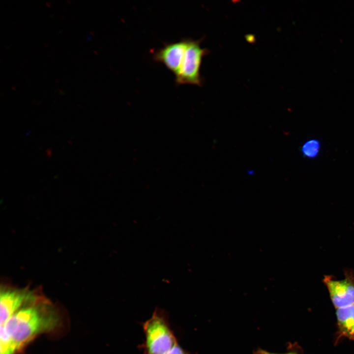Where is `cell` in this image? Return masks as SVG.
Segmentation results:
<instances>
[{
	"mask_svg": "<svg viewBox=\"0 0 354 354\" xmlns=\"http://www.w3.org/2000/svg\"><path fill=\"white\" fill-rule=\"evenodd\" d=\"M60 323L55 308L41 299L15 313L0 325V331L9 338L16 353L39 334L54 330Z\"/></svg>",
	"mask_w": 354,
	"mask_h": 354,
	"instance_id": "cell-1",
	"label": "cell"
},
{
	"mask_svg": "<svg viewBox=\"0 0 354 354\" xmlns=\"http://www.w3.org/2000/svg\"><path fill=\"white\" fill-rule=\"evenodd\" d=\"M142 327L145 340L140 347L144 354H165L178 343L168 315L162 309L156 308Z\"/></svg>",
	"mask_w": 354,
	"mask_h": 354,
	"instance_id": "cell-2",
	"label": "cell"
},
{
	"mask_svg": "<svg viewBox=\"0 0 354 354\" xmlns=\"http://www.w3.org/2000/svg\"><path fill=\"white\" fill-rule=\"evenodd\" d=\"M201 41L189 38L184 59L178 73L175 76L177 85L190 84L201 86L200 75L202 59L208 51L201 46Z\"/></svg>",
	"mask_w": 354,
	"mask_h": 354,
	"instance_id": "cell-3",
	"label": "cell"
},
{
	"mask_svg": "<svg viewBox=\"0 0 354 354\" xmlns=\"http://www.w3.org/2000/svg\"><path fill=\"white\" fill-rule=\"evenodd\" d=\"M41 299L28 290L1 289L0 294V325L4 324L11 317L22 308Z\"/></svg>",
	"mask_w": 354,
	"mask_h": 354,
	"instance_id": "cell-4",
	"label": "cell"
},
{
	"mask_svg": "<svg viewBox=\"0 0 354 354\" xmlns=\"http://www.w3.org/2000/svg\"><path fill=\"white\" fill-rule=\"evenodd\" d=\"M344 274L342 280L334 279L330 275H325L323 280L336 309L354 304V271L346 269Z\"/></svg>",
	"mask_w": 354,
	"mask_h": 354,
	"instance_id": "cell-5",
	"label": "cell"
},
{
	"mask_svg": "<svg viewBox=\"0 0 354 354\" xmlns=\"http://www.w3.org/2000/svg\"><path fill=\"white\" fill-rule=\"evenodd\" d=\"M188 41L189 38H184L164 44L162 48L153 52V60L163 64L176 76L180 69Z\"/></svg>",
	"mask_w": 354,
	"mask_h": 354,
	"instance_id": "cell-6",
	"label": "cell"
},
{
	"mask_svg": "<svg viewBox=\"0 0 354 354\" xmlns=\"http://www.w3.org/2000/svg\"><path fill=\"white\" fill-rule=\"evenodd\" d=\"M336 315L340 336L354 340V304L336 309Z\"/></svg>",
	"mask_w": 354,
	"mask_h": 354,
	"instance_id": "cell-7",
	"label": "cell"
},
{
	"mask_svg": "<svg viewBox=\"0 0 354 354\" xmlns=\"http://www.w3.org/2000/svg\"><path fill=\"white\" fill-rule=\"evenodd\" d=\"M321 143L316 139L306 141L301 146L300 150L304 157L313 159L317 157L320 152Z\"/></svg>",
	"mask_w": 354,
	"mask_h": 354,
	"instance_id": "cell-8",
	"label": "cell"
},
{
	"mask_svg": "<svg viewBox=\"0 0 354 354\" xmlns=\"http://www.w3.org/2000/svg\"><path fill=\"white\" fill-rule=\"evenodd\" d=\"M165 354H189V353L178 343Z\"/></svg>",
	"mask_w": 354,
	"mask_h": 354,
	"instance_id": "cell-9",
	"label": "cell"
},
{
	"mask_svg": "<svg viewBox=\"0 0 354 354\" xmlns=\"http://www.w3.org/2000/svg\"><path fill=\"white\" fill-rule=\"evenodd\" d=\"M259 354H275L270 353H269V352H266L265 351H260L259 352Z\"/></svg>",
	"mask_w": 354,
	"mask_h": 354,
	"instance_id": "cell-10",
	"label": "cell"
},
{
	"mask_svg": "<svg viewBox=\"0 0 354 354\" xmlns=\"http://www.w3.org/2000/svg\"><path fill=\"white\" fill-rule=\"evenodd\" d=\"M293 354V353H287V354Z\"/></svg>",
	"mask_w": 354,
	"mask_h": 354,
	"instance_id": "cell-11",
	"label": "cell"
}]
</instances>
